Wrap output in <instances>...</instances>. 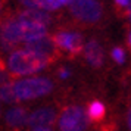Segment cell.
I'll list each match as a JSON object with an SVG mask.
<instances>
[{"instance_id": "d4e9b609", "label": "cell", "mask_w": 131, "mask_h": 131, "mask_svg": "<svg viewBox=\"0 0 131 131\" xmlns=\"http://www.w3.org/2000/svg\"><path fill=\"white\" fill-rule=\"evenodd\" d=\"M0 100H2V99H0ZM0 113H2V111H0Z\"/></svg>"}, {"instance_id": "8992f818", "label": "cell", "mask_w": 131, "mask_h": 131, "mask_svg": "<svg viewBox=\"0 0 131 131\" xmlns=\"http://www.w3.org/2000/svg\"><path fill=\"white\" fill-rule=\"evenodd\" d=\"M56 122V111L53 107H40L30 113L28 116V127H52Z\"/></svg>"}, {"instance_id": "ac0fdd59", "label": "cell", "mask_w": 131, "mask_h": 131, "mask_svg": "<svg viewBox=\"0 0 131 131\" xmlns=\"http://www.w3.org/2000/svg\"><path fill=\"white\" fill-rule=\"evenodd\" d=\"M69 74H71V72H69V69H66V68H62V69L59 71V77L65 80V78L69 77Z\"/></svg>"}, {"instance_id": "d6986e66", "label": "cell", "mask_w": 131, "mask_h": 131, "mask_svg": "<svg viewBox=\"0 0 131 131\" xmlns=\"http://www.w3.org/2000/svg\"><path fill=\"white\" fill-rule=\"evenodd\" d=\"M115 2H116V5L124 6V7H127L128 5H130V0H115Z\"/></svg>"}, {"instance_id": "3957f363", "label": "cell", "mask_w": 131, "mask_h": 131, "mask_svg": "<svg viewBox=\"0 0 131 131\" xmlns=\"http://www.w3.org/2000/svg\"><path fill=\"white\" fill-rule=\"evenodd\" d=\"M59 131H85L89 127V115L81 106L65 107L58 119Z\"/></svg>"}, {"instance_id": "7c38bea8", "label": "cell", "mask_w": 131, "mask_h": 131, "mask_svg": "<svg viewBox=\"0 0 131 131\" xmlns=\"http://www.w3.org/2000/svg\"><path fill=\"white\" fill-rule=\"evenodd\" d=\"M105 113H106V109H105V105L99 100L91 102L87 107V115H89V119L91 121H100V119L105 118Z\"/></svg>"}, {"instance_id": "cb8c5ba5", "label": "cell", "mask_w": 131, "mask_h": 131, "mask_svg": "<svg viewBox=\"0 0 131 131\" xmlns=\"http://www.w3.org/2000/svg\"><path fill=\"white\" fill-rule=\"evenodd\" d=\"M128 15H130V21H131V7H130V13H128Z\"/></svg>"}, {"instance_id": "7402d4cb", "label": "cell", "mask_w": 131, "mask_h": 131, "mask_svg": "<svg viewBox=\"0 0 131 131\" xmlns=\"http://www.w3.org/2000/svg\"><path fill=\"white\" fill-rule=\"evenodd\" d=\"M128 44L131 46V32H130V36H128Z\"/></svg>"}, {"instance_id": "2e32d148", "label": "cell", "mask_w": 131, "mask_h": 131, "mask_svg": "<svg viewBox=\"0 0 131 131\" xmlns=\"http://www.w3.org/2000/svg\"><path fill=\"white\" fill-rule=\"evenodd\" d=\"M21 3L27 9H40V0H21Z\"/></svg>"}, {"instance_id": "9c48e42d", "label": "cell", "mask_w": 131, "mask_h": 131, "mask_svg": "<svg viewBox=\"0 0 131 131\" xmlns=\"http://www.w3.org/2000/svg\"><path fill=\"white\" fill-rule=\"evenodd\" d=\"M84 56L91 66H94V68L102 66L105 54H103V49H102L100 43L96 40H90L84 47Z\"/></svg>"}, {"instance_id": "e0dca14e", "label": "cell", "mask_w": 131, "mask_h": 131, "mask_svg": "<svg viewBox=\"0 0 131 131\" xmlns=\"http://www.w3.org/2000/svg\"><path fill=\"white\" fill-rule=\"evenodd\" d=\"M7 83V74L5 71V68H0V85Z\"/></svg>"}, {"instance_id": "5bb4252c", "label": "cell", "mask_w": 131, "mask_h": 131, "mask_svg": "<svg viewBox=\"0 0 131 131\" xmlns=\"http://www.w3.org/2000/svg\"><path fill=\"white\" fill-rule=\"evenodd\" d=\"M71 0H40V9L43 10H56L62 6L69 5Z\"/></svg>"}, {"instance_id": "7a4b0ae2", "label": "cell", "mask_w": 131, "mask_h": 131, "mask_svg": "<svg viewBox=\"0 0 131 131\" xmlns=\"http://www.w3.org/2000/svg\"><path fill=\"white\" fill-rule=\"evenodd\" d=\"M53 89V83L44 77L24 78L13 83V90L18 100H32L49 94Z\"/></svg>"}, {"instance_id": "ffe728a7", "label": "cell", "mask_w": 131, "mask_h": 131, "mask_svg": "<svg viewBox=\"0 0 131 131\" xmlns=\"http://www.w3.org/2000/svg\"><path fill=\"white\" fill-rule=\"evenodd\" d=\"M31 131H53L50 127H37V128H31Z\"/></svg>"}, {"instance_id": "44dd1931", "label": "cell", "mask_w": 131, "mask_h": 131, "mask_svg": "<svg viewBox=\"0 0 131 131\" xmlns=\"http://www.w3.org/2000/svg\"><path fill=\"white\" fill-rule=\"evenodd\" d=\"M127 122H128V127H130V130H131V109L127 113Z\"/></svg>"}, {"instance_id": "30bf717a", "label": "cell", "mask_w": 131, "mask_h": 131, "mask_svg": "<svg viewBox=\"0 0 131 131\" xmlns=\"http://www.w3.org/2000/svg\"><path fill=\"white\" fill-rule=\"evenodd\" d=\"M28 112L25 107H12L6 112V122L7 125H10L12 128H21L25 124L28 125Z\"/></svg>"}, {"instance_id": "52a82bcc", "label": "cell", "mask_w": 131, "mask_h": 131, "mask_svg": "<svg viewBox=\"0 0 131 131\" xmlns=\"http://www.w3.org/2000/svg\"><path fill=\"white\" fill-rule=\"evenodd\" d=\"M25 49L40 54L43 58H47L49 60L52 59L54 56V53H56V44H54L53 38H50L47 36L40 37V38L32 40L30 43H25Z\"/></svg>"}, {"instance_id": "8fae6325", "label": "cell", "mask_w": 131, "mask_h": 131, "mask_svg": "<svg viewBox=\"0 0 131 131\" xmlns=\"http://www.w3.org/2000/svg\"><path fill=\"white\" fill-rule=\"evenodd\" d=\"M19 18L25 19V21H31V22H37V24H43L46 27L50 24V16L43 9H27L19 15Z\"/></svg>"}, {"instance_id": "603a6c76", "label": "cell", "mask_w": 131, "mask_h": 131, "mask_svg": "<svg viewBox=\"0 0 131 131\" xmlns=\"http://www.w3.org/2000/svg\"><path fill=\"white\" fill-rule=\"evenodd\" d=\"M0 68H5V65H3V62H2V59H0Z\"/></svg>"}, {"instance_id": "9a60e30c", "label": "cell", "mask_w": 131, "mask_h": 131, "mask_svg": "<svg viewBox=\"0 0 131 131\" xmlns=\"http://www.w3.org/2000/svg\"><path fill=\"white\" fill-rule=\"evenodd\" d=\"M112 59L116 62V63H124V60H125V53H124V50L121 47H115L112 50Z\"/></svg>"}, {"instance_id": "ba28073f", "label": "cell", "mask_w": 131, "mask_h": 131, "mask_svg": "<svg viewBox=\"0 0 131 131\" xmlns=\"http://www.w3.org/2000/svg\"><path fill=\"white\" fill-rule=\"evenodd\" d=\"M18 43H21L16 28V21H7L0 28V44L3 50H12Z\"/></svg>"}, {"instance_id": "6da1fadb", "label": "cell", "mask_w": 131, "mask_h": 131, "mask_svg": "<svg viewBox=\"0 0 131 131\" xmlns=\"http://www.w3.org/2000/svg\"><path fill=\"white\" fill-rule=\"evenodd\" d=\"M49 62L50 60L47 58H43L28 49H22V50H13L10 53L7 59V66L13 75L21 77L41 71L49 65Z\"/></svg>"}, {"instance_id": "5b68a950", "label": "cell", "mask_w": 131, "mask_h": 131, "mask_svg": "<svg viewBox=\"0 0 131 131\" xmlns=\"http://www.w3.org/2000/svg\"><path fill=\"white\" fill-rule=\"evenodd\" d=\"M56 47L66 50L72 54H77L83 49V37L78 32H69V31H60L53 38Z\"/></svg>"}, {"instance_id": "277c9868", "label": "cell", "mask_w": 131, "mask_h": 131, "mask_svg": "<svg viewBox=\"0 0 131 131\" xmlns=\"http://www.w3.org/2000/svg\"><path fill=\"white\" fill-rule=\"evenodd\" d=\"M71 13L83 22H96L102 16V6L97 0H71Z\"/></svg>"}, {"instance_id": "4fadbf2b", "label": "cell", "mask_w": 131, "mask_h": 131, "mask_svg": "<svg viewBox=\"0 0 131 131\" xmlns=\"http://www.w3.org/2000/svg\"><path fill=\"white\" fill-rule=\"evenodd\" d=\"M0 99L6 103H15L18 102L16 94H15V90H13V83H9L0 85Z\"/></svg>"}]
</instances>
